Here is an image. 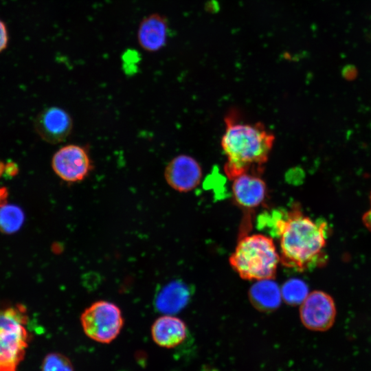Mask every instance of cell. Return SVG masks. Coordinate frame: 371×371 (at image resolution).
I'll return each mask as SVG.
<instances>
[{
    "label": "cell",
    "mask_w": 371,
    "mask_h": 371,
    "mask_svg": "<svg viewBox=\"0 0 371 371\" xmlns=\"http://www.w3.org/2000/svg\"><path fill=\"white\" fill-rule=\"evenodd\" d=\"M9 43V32L5 22L0 19V53L5 50Z\"/></svg>",
    "instance_id": "obj_19"
},
{
    "label": "cell",
    "mask_w": 371,
    "mask_h": 371,
    "mask_svg": "<svg viewBox=\"0 0 371 371\" xmlns=\"http://www.w3.org/2000/svg\"><path fill=\"white\" fill-rule=\"evenodd\" d=\"M23 218V213L20 208L5 203L0 207V230L7 233L16 231Z\"/></svg>",
    "instance_id": "obj_16"
},
{
    "label": "cell",
    "mask_w": 371,
    "mask_h": 371,
    "mask_svg": "<svg viewBox=\"0 0 371 371\" xmlns=\"http://www.w3.org/2000/svg\"><path fill=\"white\" fill-rule=\"evenodd\" d=\"M21 305L0 309V371H16L25 357L29 333Z\"/></svg>",
    "instance_id": "obj_4"
},
{
    "label": "cell",
    "mask_w": 371,
    "mask_h": 371,
    "mask_svg": "<svg viewBox=\"0 0 371 371\" xmlns=\"http://www.w3.org/2000/svg\"><path fill=\"white\" fill-rule=\"evenodd\" d=\"M169 35L168 19L162 14L150 13L142 19L137 30L139 46L147 52H157L167 43Z\"/></svg>",
    "instance_id": "obj_10"
},
{
    "label": "cell",
    "mask_w": 371,
    "mask_h": 371,
    "mask_svg": "<svg viewBox=\"0 0 371 371\" xmlns=\"http://www.w3.org/2000/svg\"><path fill=\"white\" fill-rule=\"evenodd\" d=\"M225 122L221 145L227 157L224 171L227 177L233 180L245 173L261 175L273 148V134L260 122L240 120L234 112L226 116Z\"/></svg>",
    "instance_id": "obj_2"
},
{
    "label": "cell",
    "mask_w": 371,
    "mask_h": 371,
    "mask_svg": "<svg viewBox=\"0 0 371 371\" xmlns=\"http://www.w3.org/2000/svg\"><path fill=\"white\" fill-rule=\"evenodd\" d=\"M52 168L54 173L67 183L85 180L93 170V165L88 150L79 144H67L52 156Z\"/></svg>",
    "instance_id": "obj_6"
},
{
    "label": "cell",
    "mask_w": 371,
    "mask_h": 371,
    "mask_svg": "<svg viewBox=\"0 0 371 371\" xmlns=\"http://www.w3.org/2000/svg\"><path fill=\"white\" fill-rule=\"evenodd\" d=\"M41 371H74V368L67 357L59 352H51L43 359Z\"/></svg>",
    "instance_id": "obj_17"
},
{
    "label": "cell",
    "mask_w": 371,
    "mask_h": 371,
    "mask_svg": "<svg viewBox=\"0 0 371 371\" xmlns=\"http://www.w3.org/2000/svg\"><path fill=\"white\" fill-rule=\"evenodd\" d=\"M229 261L241 278L260 280L275 277L280 259L273 239L258 234L242 237Z\"/></svg>",
    "instance_id": "obj_3"
},
{
    "label": "cell",
    "mask_w": 371,
    "mask_h": 371,
    "mask_svg": "<svg viewBox=\"0 0 371 371\" xmlns=\"http://www.w3.org/2000/svg\"><path fill=\"white\" fill-rule=\"evenodd\" d=\"M188 329L185 322L172 315L158 317L151 326L153 341L164 348H173L181 344L187 337Z\"/></svg>",
    "instance_id": "obj_12"
},
{
    "label": "cell",
    "mask_w": 371,
    "mask_h": 371,
    "mask_svg": "<svg viewBox=\"0 0 371 371\" xmlns=\"http://www.w3.org/2000/svg\"><path fill=\"white\" fill-rule=\"evenodd\" d=\"M271 214L284 266L305 271L326 265L329 229L324 220H313L295 205L289 211L275 210Z\"/></svg>",
    "instance_id": "obj_1"
},
{
    "label": "cell",
    "mask_w": 371,
    "mask_h": 371,
    "mask_svg": "<svg viewBox=\"0 0 371 371\" xmlns=\"http://www.w3.org/2000/svg\"><path fill=\"white\" fill-rule=\"evenodd\" d=\"M363 222L365 226L371 230V208L363 215Z\"/></svg>",
    "instance_id": "obj_20"
},
{
    "label": "cell",
    "mask_w": 371,
    "mask_h": 371,
    "mask_svg": "<svg viewBox=\"0 0 371 371\" xmlns=\"http://www.w3.org/2000/svg\"><path fill=\"white\" fill-rule=\"evenodd\" d=\"M164 178L167 183L180 192L192 190L200 183L202 169L199 163L188 155H179L166 165Z\"/></svg>",
    "instance_id": "obj_9"
},
{
    "label": "cell",
    "mask_w": 371,
    "mask_h": 371,
    "mask_svg": "<svg viewBox=\"0 0 371 371\" xmlns=\"http://www.w3.org/2000/svg\"><path fill=\"white\" fill-rule=\"evenodd\" d=\"M249 298L257 310L265 313L272 312L281 304V290L273 279L260 280L249 289Z\"/></svg>",
    "instance_id": "obj_14"
},
{
    "label": "cell",
    "mask_w": 371,
    "mask_h": 371,
    "mask_svg": "<svg viewBox=\"0 0 371 371\" xmlns=\"http://www.w3.org/2000/svg\"><path fill=\"white\" fill-rule=\"evenodd\" d=\"M16 172L17 168L14 164L0 161V178L4 175L13 176ZM8 195L6 188L0 186V207L6 203Z\"/></svg>",
    "instance_id": "obj_18"
},
{
    "label": "cell",
    "mask_w": 371,
    "mask_h": 371,
    "mask_svg": "<svg viewBox=\"0 0 371 371\" xmlns=\"http://www.w3.org/2000/svg\"><path fill=\"white\" fill-rule=\"evenodd\" d=\"M300 317L306 328L314 331L327 330L335 320V302L325 292L314 291L301 304Z\"/></svg>",
    "instance_id": "obj_7"
},
{
    "label": "cell",
    "mask_w": 371,
    "mask_h": 371,
    "mask_svg": "<svg viewBox=\"0 0 371 371\" xmlns=\"http://www.w3.org/2000/svg\"><path fill=\"white\" fill-rule=\"evenodd\" d=\"M80 323L89 338L106 344L119 335L124 320L122 311L116 304L100 300L85 309L80 316Z\"/></svg>",
    "instance_id": "obj_5"
},
{
    "label": "cell",
    "mask_w": 371,
    "mask_h": 371,
    "mask_svg": "<svg viewBox=\"0 0 371 371\" xmlns=\"http://www.w3.org/2000/svg\"><path fill=\"white\" fill-rule=\"evenodd\" d=\"M280 290L282 298L289 305L301 304L309 294L307 284L298 278L288 280Z\"/></svg>",
    "instance_id": "obj_15"
},
{
    "label": "cell",
    "mask_w": 371,
    "mask_h": 371,
    "mask_svg": "<svg viewBox=\"0 0 371 371\" xmlns=\"http://www.w3.org/2000/svg\"><path fill=\"white\" fill-rule=\"evenodd\" d=\"M192 296L190 287L181 280H173L157 293L154 304L155 308L165 315H172L181 311Z\"/></svg>",
    "instance_id": "obj_13"
},
{
    "label": "cell",
    "mask_w": 371,
    "mask_h": 371,
    "mask_svg": "<svg viewBox=\"0 0 371 371\" xmlns=\"http://www.w3.org/2000/svg\"><path fill=\"white\" fill-rule=\"evenodd\" d=\"M260 176L245 173L233 179L232 189L234 200L240 207L254 209L265 201L267 189Z\"/></svg>",
    "instance_id": "obj_11"
},
{
    "label": "cell",
    "mask_w": 371,
    "mask_h": 371,
    "mask_svg": "<svg viewBox=\"0 0 371 371\" xmlns=\"http://www.w3.org/2000/svg\"><path fill=\"white\" fill-rule=\"evenodd\" d=\"M73 126L70 114L65 109L56 106L41 111L34 122L38 135L52 144L64 142L71 133Z\"/></svg>",
    "instance_id": "obj_8"
}]
</instances>
